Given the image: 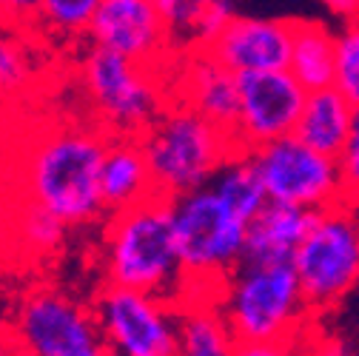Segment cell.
I'll return each mask as SVG.
<instances>
[{"instance_id": "obj_1", "label": "cell", "mask_w": 359, "mask_h": 356, "mask_svg": "<svg viewBox=\"0 0 359 356\" xmlns=\"http://www.w3.org/2000/svg\"><path fill=\"white\" fill-rule=\"evenodd\" d=\"M106 146L109 135L100 125H55L40 131L23 163V197L43 205L69 228L103 219L100 165Z\"/></svg>"}, {"instance_id": "obj_2", "label": "cell", "mask_w": 359, "mask_h": 356, "mask_svg": "<svg viewBox=\"0 0 359 356\" xmlns=\"http://www.w3.org/2000/svg\"><path fill=\"white\" fill-rule=\"evenodd\" d=\"M103 285L146 291L174 305L186 299V274L174 242L171 200H151L111 214L103 234Z\"/></svg>"}, {"instance_id": "obj_3", "label": "cell", "mask_w": 359, "mask_h": 356, "mask_svg": "<svg viewBox=\"0 0 359 356\" xmlns=\"http://www.w3.org/2000/svg\"><path fill=\"white\" fill-rule=\"evenodd\" d=\"M154 189L160 197H180L211 186L217 171L243 154L231 131L219 128L191 106L171 100L140 135Z\"/></svg>"}, {"instance_id": "obj_4", "label": "cell", "mask_w": 359, "mask_h": 356, "mask_svg": "<svg viewBox=\"0 0 359 356\" xmlns=\"http://www.w3.org/2000/svg\"><path fill=\"white\" fill-rule=\"evenodd\" d=\"M217 308L240 342L294 339L313 317L291 262H240L222 280Z\"/></svg>"}, {"instance_id": "obj_5", "label": "cell", "mask_w": 359, "mask_h": 356, "mask_svg": "<svg viewBox=\"0 0 359 356\" xmlns=\"http://www.w3.org/2000/svg\"><path fill=\"white\" fill-rule=\"evenodd\" d=\"M171 226L186 274V294L197 282L219 294L222 280L243 262L248 222L222 203L211 186H203L171 197Z\"/></svg>"}, {"instance_id": "obj_6", "label": "cell", "mask_w": 359, "mask_h": 356, "mask_svg": "<svg viewBox=\"0 0 359 356\" xmlns=\"http://www.w3.org/2000/svg\"><path fill=\"white\" fill-rule=\"evenodd\" d=\"M80 74L92 111L109 137H140L171 103L163 66L137 63L92 46Z\"/></svg>"}, {"instance_id": "obj_7", "label": "cell", "mask_w": 359, "mask_h": 356, "mask_svg": "<svg viewBox=\"0 0 359 356\" xmlns=\"http://www.w3.org/2000/svg\"><path fill=\"white\" fill-rule=\"evenodd\" d=\"M291 265L313 314L353 294L359 288V208L339 203L317 211Z\"/></svg>"}, {"instance_id": "obj_8", "label": "cell", "mask_w": 359, "mask_h": 356, "mask_svg": "<svg viewBox=\"0 0 359 356\" xmlns=\"http://www.w3.org/2000/svg\"><path fill=\"white\" fill-rule=\"evenodd\" d=\"M20 356H111L95 308L55 285H37L20 296L6 320Z\"/></svg>"}, {"instance_id": "obj_9", "label": "cell", "mask_w": 359, "mask_h": 356, "mask_svg": "<svg viewBox=\"0 0 359 356\" xmlns=\"http://www.w3.org/2000/svg\"><path fill=\"white\" fill-rule=\"evenodd\" d=\"M259 174L271 203L323 211L345 200L339 160L313 151L297 135L262 143L245 151Z\"/></svg>"}, {"instance_id": "obj_10", "label": "cell", "mask_w": 359, "mask_h": 356, "mask_svg": "<svg viewBox=\"0 0 359 356\" xmlns=\"http://www.w3.org/2000/svg\"><path fill=\"white\" fill-rule=\"evenodd\" d=\"M111 356H177V305L120 285H103L92 302Z\"/></svg>"}, {"instance_id": "obj_11", "label": "cell", "mask_w": 359, "mask_h": 356, "mask_svg": "<svg viewBox=\"0 0 359 356\" xmlns=\"http://www.w3.org/2000/svg\"><path fill=\"white\" fill-rule=\"evenodd\" d=\"M237 88L240 111L234 140L240 151H251L262 143L294 135L308 92L288 69L237 74Z\"/></svg>"}, {"instance_id": "obj_12", "label": "cell", "mask_w": 359, "mask_h": 356, "mask_svg": "<svg viewBox=\"0 0 359 356\" xmlns=\"http://www.w3.org/2000/svg\"><path fill=\"white\" fill-rule=\"evenodd\" d=\"M86 37L97 49L149 66H165L174 57L165 20L154 0H103Z\"/></svg>"}, {"instance_id": "obj_13", "label": "cell", "mask_w": 359, "mask_h": 356, "mask_svg": "<svg viewBox=\"0 0 359 356\" xmlns=\"http://www.w3.org/2000/svg\"><path fill=\"white\" fill-rule=\"evenodd\" d=\"M291 34H294V20L234 15L205 49L234 74L274 71V69H288Z\"/></svg>"}, {"instance_id": "obj_14", "label": "cell", "mask_w": 359, "mask_h": 356, "mask_svg": "<svg viewBox=\"0 0 359 356\" xmlns=\"http://www.w3.org/2000/svg\"><path fill=\"white\" fill-rule=\"evenodd\" d=\"M180 57H183V63H180L177 83L168 85L171 100L191 106L194 111L234 135L240 111L237 74L222 66L208 49H194Z\"/></svg>"}, {"instance_id": "obj_15", "label": "cell", "mask_w": 359, "mask_h": 356, "mask_svg": "<svg viewBox=\"0 0 359 356\" xmlns=\"http://www.w3.org/2000/svg\"><path fill=\"white\" fill-rule=\"evenodd\" d=\"M100 194L106 214L134 208L157 194L140 137H109L100 165Z\"/></svg>"}, {"instance_id": "obj_16", "label": "cell", "mask_w": 359, "mask_h": 356, "mask_svg": "<svg viewBox=\"0 0 359 356\" xmlns=\"http://www.w3.org/2000/svg\"><path fill=\"white\" fill-rule=\"evenodd\" d=\"M313 217H317V211L268 200V205L248 222L243 262H259V265L291 262L302 237L311 228Z\"/></svg>"}, {"instance_id": "obj_17", "label": "cell", "mask_w": 359, "mask_h": 356, "mask_svg": "<svg viewBox=\"0 0 359 356\" xmlns=\"http://www.w3.org/2000/svg\"><path fill=\"white\" fill-rule=\"evenodd\" d=\"M351 120H353V103L337 92L334 85L308 92L294 135L311 146L313 151L339 157L348 137H351Z\"/></svg>"}, {"instance_id": "obj_18", "label": "cell", "mask_w": 359, "mask_h": 356, "mask_svg": "<svg viewBox=\"0 0 359 356\" xmlns=\"http://www.w3.org/2000/svg\"><path fill=\"white\" fill-rule=\"evenodd\" d=\"M174 55L205 49L234 18V0H154Z\"/></svg>"}, {"instance_id": "obj_19", "label": "cell", "mask_w": 359, "mask_h": 356, "mask_svg": "<svg viewBox=\"0 0 359 356\" xmlns=\"http://www.w3.org/2000/svg\"><path fill=\"white\" fill-rule=\"evenodd\" d=\"M240 339L211 299L177 305V356H237Z\"/></svg>"}, {"instance_id": "obj_20", "label": "cell", "mask_w": 359, "mask_h": 356, "mask_svg": "<svg viewBox=\"0 0 359 356\" xmlns=\"http://www.w3.org/2000/svg\"><path fill=\"white\" fill-rule=\"evenodd\" d=\"M337 66V32L317 20H294L288 71L299 80L305 92L334 85Z\"/></svg>"}, {"instance_id": "obj_21", "label": "cell", "mask_w": 359, "mask_h": 356, "mask_svg": "<svg viewBox=\"0 0 359 356\" xmlns=\"http://www.w3.org/2000/svg\"><path fill=\"white\" fill-rule=\"evenodd\" d=\"M211 189L245 222H251L268 205V191H265L259 174H257V168H254V163L245 151L231 157L217 171V177L211 180Z\"/></svg>"}, {"instance_id": "obj_22", "label": "cell", "mask_w": 359, "mask_h": 356, "mask_svg": "<svg viewBox=\"0 0 359 356\" xmlns=\"http://www.w3.org/2000/svg\"><path fill=\"white\" fill-rule=\"evenodd\" d=\"M6 26V23H4ZM37 80L34 52L26 43V32L6 26L0 32V97H20Z\"/></svg>"}, {"instance_id": "obj_23", "label": "cell", "mask_w": 359, "mask_h": 356, "mask_svg": "<svg viewBox=\"0 0 359 356\" xmlns=\"http://www.w3.org/2000/svg\"><path fill=\"white\" fill-rule=\"evenodd\" d=\"M69 226L49 214L43 205H37L34 200L23 197V205L18 211V240L26 251H32L34 256H49L63 245V234Z\"/></svg>"}, {"instance_id": "obj_24", "label": "cell", "mask_w": 359, "mask_h": 356, "mask_svg": "<svg viewBox=\"0 0 359 356\" xmlns=\"http://www.w3.org/2000/svg\"><path fill=\"white\" fill-rule=\"evenodd\" d=\"M103 0H43L37 29L49 32L60 40H77L86 37L88 23Z\"/></svg>"}, {"instance_id": "obj_25", "label": "cell", "mask_w": 359, "mask_h": 356, "mask_svg": "<svg viewBox=\"0 0 359 356\" xmlns=\"http://www.w3.org/2000/svg\"><path fill=\"white\" fill-rule=\"evenodd\" d=\"M334 88L351 103H359V20H351L337 34V66Z\"/></svg>"}, {"instance_id": "obj_26", "label": "cell", "mask_w": 359, "mask_h": 356, "mask_svg": "<svg viewBox=\"0 0 359 356\" xmlns=\"http://www.w3.org/2000/svg\"><path fill=\"white\" fill-rule=\"evenodd\" d=\"M339 171H342V186H345V200L359 208V103H353V120H351V137L342 149Z\"/></svg>"}, {"instance_id": "obj_27", "label": "cell", "mask_w": 359, "mask_h": 356, "mask_svg": "<svg viewBox=\"0 0 359 356\" xmlns=\"http://www.w3.org/2000/svg\"><path fill=\"white\" fill-rule=\"evenodd\" d=\"M40 6L43 0H0V23L34 32L40 20Z\"/></svg>"}, {"instance_id": "obj_28", "label": "cell", "mask_w": 359, "mask_h": 356, "mask_svg": "<svg viewBox=\"0 0 359 356\" xmlns=\"http://www.w3.org/2000/svg\"><path fill=\"white\" fill-rule=\"evenodd\" d=\"M313 350H299L294 339H271V342H240L237 356H311Z\"/></svg>"}, {"instance_id": "obj_29", "label": "cell", "mask_w": 359, "mask_h": 356, "mask_svg": "<svg viewBox=\"0 0 359 356\" xmlns=\"http://www.w3.org/2000/svg\"><path fill=\"white\" fill-rule=\"evenodd\" d=\"M323 4L342 20H359V0H323Z\"/></svg>"}, {"instance_id": "obj_30", "label": "cell", "mask_w": 359, "mask_h": 356, "mask_svg": "<svg viewBox=\"0 0 359 356\" xmlns=\"http://www.w3.org/2000/svg\"><path fill=\"white\" fill-rule=\"evenodd\" d=\"M0 356H20V350H18V342L12 339V334L6 331V325L0 328Z\"/></svg>"}, {"instance_id": "obj_31", "label": "cell", "mask_w": 359, "mask_h": 356, "mask_svg": "<svg viewBox=\"0 0 359 356\" xmlns=\"http://www.w3.org/2000/svg\"><path fill=\"white\" fill-rule=\"evenodd\" d=\"M311 356H342V353H337V350H317V353H311Z\"/></svg>"}, {"instance_id": "obj_32", "label": "cell", "mask_w": 359, "mask_h": 356, "mask_svg": "<svg viewBox=\"0 0 359 356\" xmlns=\"http://www.w3.org/2000/svg\"><path fill=\"white\" fill-rule=\"evenodd\" d=\"M6 325V317H4V305H0V328Z\"/></svg>"}]
</instances>
